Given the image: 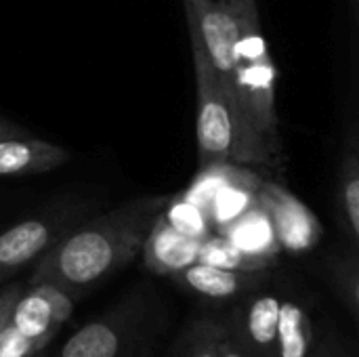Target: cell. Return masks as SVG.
I'll return each mask as SVG.
<instances>
[{
	"label": "cell",
	"mask_w": 359,
	"mask_h": 357,
	"mask_svg": "<svg viewBox=\"0 0 359 357\" xmlns=\"http://www.w3.org/2000/svg\"><path fill=\"white\" fill-rule=\"evenodd\" d=\"M170 196H141L67 229L34 265L27 286L53 284L82 292L126 267Z\"/></svg>",
	"instance_id": "1"
},
{
	"label": "cell",
	"mask_w": 359,
	"mask_h": 357,
	"mask_svg": "<svg viewBox=\"0 0 359 357\" xmlns=\"http://www.w3.org/2000/svg\"><path fill=\"white\" fill-rule=\"evenodd\" d=\"M238 21L233 67L231 162L271 164L284 160L276 109L278 67L267 50L257 0H229Z\"/></svg>",
	"instance_id": "2"
},
{
	"label": "cell",
	"mask_w": 359,
	"mask_h": 357,
	"mask_svg": "<svg viewBox=\"0 0 359 357\" xmlns=\"http://www.w3.org/2000/svg\"><path fill=\"white\" fill-rule=\"evenodd\" d=\"M156 314L143 290L130 292L109 311L80 326L55 357H139L156 328Z\"/></svg>",
	"instance_id": "3"
},
{
	"label": "cell",
	"mask_w": 359,
	"mask_h": 357,
	"mask_svg": "<svg viewBox=\"0 0 359 357\" xmlns=\"http://www.w3.org/2000/svg\"><path fill=\"white\" fill-rule=\"evenodd\" d=\"M189 42H191V59L196 72V95H198V158L200 166L210 162H227L231 160L233 149V116L223 93V86L217 78V72L206 57L204 44L187 21Z\"/></svg>",
	"instance_id": "4"
},
{
	"label": "cell",
	"mask_w": 359,
	"mask_h": 357,
	"mask_svg": "<svg viewBox=\"0 0 359 357\" xmlns=\"http://www.w3.org/2000/svg\"><path fill=\"white\" fill-rule=\"evenodd\" d=\"M259 200L271 219L280 250L301 255L320 244L322 225L316 213L284 185L263 179L259 187Z\"/></svg>",
	"instance_id": "5"
},
{
	"label": "cell",
	"mask_w": 359,
	"mask_h": 357,
	"mask_svg": "<svg viewBox=\"0 0 359 357\" xmlns=\"http://www.w3.org/2000/svg\"><path fill=\"white\" fill-rule=\"evenodd\" d=\"M72 223L69 215H40L0 231V284L38 261Z\"/></svg>",
	"instance_id": "6"
},
{
	"label": "cell",
	"mask_w": 359,
	"mask_h": 357,
	"mask_svg": "<svg viewBox=\"0 0 359 357\" xmlns=\"http://www.w3.org/2000/svg\"><path fill=\"white\" fill-rule=\"evenodd\" d=\"M74 314V295L53 284H32L11 311L8 324L27 339L48 345Z\"/></svg>",
	"instance_id": "7"
},
{
	"label": "cell",
	"mask_w": 359,
	"mask_h": 357,
	"mask_svg": "<svg viewBox=\"0 0 359 357\" xmlns=\"http://www.w3.org/2000/svg\"><path fill=\"white\" fill-rule=\"evenodd\" d=\"M280 305L282 301L276 295L255 297L225 324L231 337L252 357H278Z\"/></svg>",
	"instance_id": "8"
},
{
	"label": "cell",
	"mask_w": 359,
	"mask_h": 357,
	"mask_svg": "<svg viewBox=\"0 0 359 357\" xmlns=\"http://www.w3.org/2000/svg\"><path fill=\"white\" fill-rule=\"evenodd\" d=\"M200 244V238L179 231L160 213L143 242L141 252L149 271L158 276H177L181 269L198 261Z\"/></svg>",
	"instance_id": "9"
},
{
	"label": "cell",
	"mask_w": 359,
	"mask_h": 357,
	"mask_svg": "<svg viewBox=\"0 0 359 357\" xmlns=\"http://www.w3.org/2000/svg\"><path fill=\"white\" fill-rule=\"evenodd\" d=\"M69 160V151L27 133L0 137V177L44 175Z\"/></svg>",
	"instance_id": "10"
},
{
	"label": "cell",
	"mask_w": 359,
	"mask_h": 357,
	"mask_svg": "<svg viewBox=\"0 0 359 357\" xmlns=\"http://www.w3.org/2000/svg\"><path fill=\"white\" fill-rule=\"evenodd\" d=\"M185 288L208 297V299H231L236 295H244L263 286L269 278L267 271H233L221 269L206 263H191L189 267L181 269L172 276Z\"/></svg>",
	"instance_id": "11"
},
{
	"label": "cell",
	"mask_w": 359,
	"mask_h": 357,
	"mask_svg": "<svg viewBox=\"0 0 359 357\" xmlns=\"http://www.w3.org/2000/svg\"><path fill=\"white\" fill-rule=\"evenodd\" d=\"M219 236L227 238L231 244H236L248 255L278 261V255L282 252L273 234L271 219L265 206L261 204L259 196H257V202L250 208H246L240 217H236L231 223H227L219 231Z\"/></svg>",
	"instance_id": "12"
},
{
	"label": "cell",
	"mask_w": 359,
	"mask_h": 357,
	"mask_svg": "<svg viewBox=\"0 0 359 357\" xmlns=\"http://www.w3.org/2000/svg\"><path fill=\"white\" fill-rule=\"evenodd\" d=\"M257 170L250 168L248 164H238V162H210L200 166L196 179L189 183V187L181 194L183 198H187L191 204H196L198 208H202L208 217V208L210 202L229 185L238 183V181H246L250 177H255Z\"/></svg>",
	"instance_id": "13"
},
{
	"label": "cell",
	"mask_w": 359,
	"mask_h": 357,
	"mask_svg": "<svg viewBox=\"0 0 359 357\" xmlns=\"http://www.w3.org/2000/svg\"><path fill=\"white\" fill-rule=\"evenodd\" d=\"M313 326L297 301H282L278 322V357H311Z\"/></svg>",
	"instance_id": "14"
},
{
	"label": "cell",
	"mask_w": 359,
	"mask_h": 357,
	"mask_svg": "<svg viewBox=\"0 0 359 357\" xmlns=\"http://www.w3.org/2000/svg\"><path fill=\"white\" fill-rule=\"evenodd\" d=\"M198 263H206V265L221 267V269H233V271H267L276 261L248 255L236 244H231L227 238L219 234H210L200 244Z\"/></svg>",
	"instance_id": "15"
},
{
	"label": "cell",
	"mask_w": 359,
	"mask_h": 357,
	"mask_svg": "<svg viewBox=\"0 0 359 357\" xmlns=\"http://www.w3.org/2000/svg\"><path fill=\"white\" fill-rule=\"evenodd\" d=\"M339 210L347 238L359 240V156L353 141L347 145L339 173Z\"/></svg>",
	"instance_id": "16"
},
{
	"label": "cell",
	"mask_w": 359,
	"mask_h": 357,
	"mask_svg": "<svg viewBox=\"0 0 359 357\" xmlns=\"http://www.w3.org/2000/svg\"><path fill=\"white\" fill-rule=\"evenodd\" d=\"M263 183V177L257 173L255 177L246 181H238L229 187H225L208 208V219L212 225V231L219 234L227 223H231L236 217H240L246 208H250L257 202L259 187Z\"/></svg>",
	"instance_id": "17"
},
{
	"label": "cell",
	"mask_w": 359,
	"mask_h": 357,
	"mask_svg": "<svg viewBox=\"0 0 359 357\" xmlns=\"http://www.w3.org/2000/svg\"><path fill=\"white\" fill-rule=\"evenodd\" d=\"M162 215L168 219V223L172 227H177L179 231H183L187 236H194V238L204 240L210 234H215L212 231V225H210V219L206 217V213L202 208H198L196 204H191L181 194L170 196V200L164 206Z\"/></svg>",
	"instance_id": "18"
},
{
	"label": "cell",
	"mask_w": 359,
	"mask_h": 357,
	"mask_svg": "<svg viewBox=\"0 0 359 357\" xmlns=\"http://www.w3.org/2000/svg\"><path fill=\"white\" fill-rule=\"evenodd\" d=\"M225 324L215 320H198L183 335L181 357H219V339Z\"/></svg>",
	"instance_id": "19"
},
{
	"label": "cell",
	"mask_w": 359,
	"mask_h": 357,
	"mask_svg": "<svg viewBox=\"0 0 359 357\" xmlns=\"http://www.w3.org/2000/svg\"><path fill=\"white\" fill-rule=\"evenodd\" d=\"M330 271H332V284H334L341 301L355 316L359 305V267L355 255L337 259L332 263Z\"/></svg>",
	"instance_id": "20"
},
{
	"label": "cell",
	"mask_w": 359,
	"mask_h": 357,
	"mask_svg": "<svg viewBox=\"0 0 359 357\" xmlns=\"http://www.w3.org/2000/svg\"><path fill=\"white\" fill-rule=\"evenodd\" d=\"M44 347V343L23 337L11 324L0 335V357H32Z\"/></svg>",
	"instance_id": "21"
},
{
	"label": "cell",
	"mask_w": 359,
	"mask_h": 357,
	"mask_svg": "<svg viewBox=\"0 0 359 357\" xmlns=\"http://www.w3.org/2000/svg\"><path fill=\"white\" fill-rule=\"evenodd\" d=\"M21 292H23V286L19 282H11V284H6L0 290V335L8 326L11 311H13V307H15V303H17Z\"/></svg>",
	"instance_id": "22"
},
{
	"label": "cell",
	"mask_w": 359,
	"mask_h": 357,
	"mask_svg": "<svg viewBox=\"0 0 359 357\" xmlns=\"http://www.w3.org/2000/svg\"><path fill=\"white\" fill-rule=\"evenodd\" d=\"M219 357H252L233 337L231 332L227 330V326L223 328L221 332V339H219Z\"/></svg>",
	"instance_id": "23"
},
{
	"label": "cell",
	"mask_w": 359,
	"mask_h": 357,
	"mask_svg": "<svg viewBox=\"0 0 359 357\" xmlns=\"http://www.w3.org/2000/svg\"><path fill=\"white\" fill-rule=\"evenodd\" d=\"M21 133H25V130H21L17 124H13L11 120L0 116V137H11V135H21Z\"/></svg>",
	"instance_id": "24"
},
{
	"label": "cell",
	"mask_w": 359,
	"mask_h": 357,
	"mask_svg": "<svg viewBox=\"0 0 359 357\" xmlns=\"http://www.w3.org/2000/svg\"><path fill=\"white\" fill-rule=\"evenodd\" d=\"M32 357H46L44 356V349H42V351H38V353H34V356Z\"/></svg>",
	"instance_id": "25"
},
{
	"label": "cell",
	"mask_w": 359,
	"mask_h": 357,
	"mask_svg": "<svg viewBox=\"0 0 359 357\" xmlns=\"http://www.w3.org/2000/svg\"><path fill=\"white\" fill-rule=\"evenodd\" d=\"M139 357H149V353H147V351H145V353H141V356Z\"/></svg>",
	"instance_id": "26"
},
{
	"label": "cell",
	"mask_w": 359,
	"mask_h": 357,
	"mask_svg": "<svg viewBox=\"0 0 359 357\" xmlns=\"http://www.w3.org/2000/svg\"><path fill=\"white\" fill-rule=\"evenodd\" d=\"M353 4H358V0H353Z\"/></svg>",
	"instance_id": "27"
}]
</instances>
